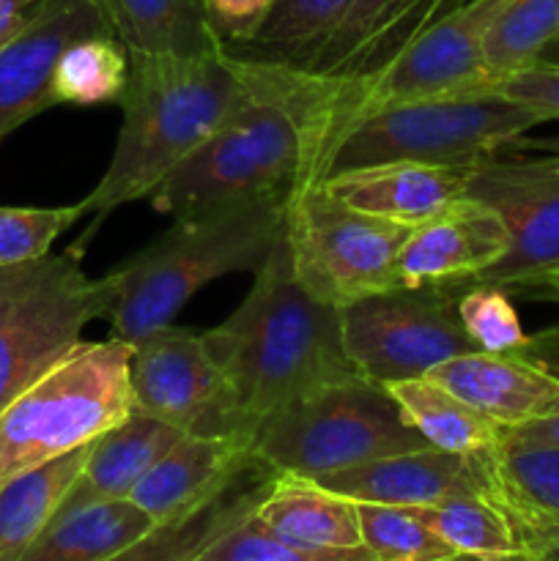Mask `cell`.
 Returning a JSON list of instances; mask_svg holds the SVG:
<instances>
[{"mask_svg":"<svg viewBox=\"0 0 559 561\" xmlns=\"http://www.w3.org/2000/svg\"><path fill=\"white\" fill-rule=\"evenodd\" d=\"M241 305L203 332L247 425L360 376L343 343V310L312 299L283 244L255 268Z\"/></svg>","mask_w":559,"mask_h":561,"instance_id":"cell-1","label":"cell"},{"mask_svg":"<svg viewBox=\"0 0 559 561\" xmlns=\"http://www.w3.org/2000/svg\"><path fill=\"white\" fill-rule=\"evenodd\" d=\"M241 91L244 77L225 44L192 58L129 53L113 159L82 201L85 214H93V228L124 203L151 197L223 124Z\"/></svg>","mask_w":559,"mask_h":561,"instance_id":"cell-2","label":"cell"},{"mask_svg":"<svg viewBox=\"0 0 559 561\" xmlns=\"http://www.w3.org/2000/svg\"><path fill=\"white\" fill-rule=\"evenodd\" d=\"M285 206L288 195H274L173 219V228L115 263L104 274L113 285V337L137 343L173 323L208 283L261 268L285 239Z\"/></svg>","mask_w":559,"mask_h":561,"instance_id":"cell-3","label":"cell"},{"mask_svg":"<svg viewBox=\"0 0 559 561\" xmlns=\"http://www.w3.org/2000/svg\"><path fill=\"white\" fill-rule=\"evenodd\" d=\"M239 71L244 77L239 102L208 140L151 195L159 214H170L173 219L197 217L214 208L288 195L294 190L301 168V142L294 118L241 64Z\"/></svg>","mask_w":559,"mask_h":561,"instance_id":"cell-4","label":"cell"},{"mask_svg":"<svg viewBox=\"0 0 559 561\" xmlns=\"http://www.w3.org/2000/svg\"><path fill=\"white\" fill-rule=\"evenodd\" d=\"M132 414V343H77L0 411V482L96 442Z\"/></svg>","mask_w":559,"mask_h":561,"instance_id":"cell-5","label":"cell"},{"mask_svg":"<svg viewBox=\"0 0 559 561\" xmlns=\"http://www.w3.org/2000/svg\"><path fill=\"white\" fill-rule=\"evenodd\" d=\"M543 115L491 91L395 104L356 121L332 148L323 179L384 162L471 170L504 157Z\"/></svg>","mask_w":559,"mask_h":561,"instance_id":"cell-6","label":"cell"},{"mask_svg":"<svg viewBox=\"0 0 559 561\" xmlns=\"http://www.w3.org/2000/svg\"><path fill=\"white\" fill-rule=\"evenodd\" d=\"M431 444L403 420L387 387L356 376L301 398L255 427L252 453L277 474H323Z\"/></svg>","mask_w":559,"mask_h":561,"instance_id":"cell-7","label":"cell"},{"mask_svg":"<svg viewBox=\"0 0 559 561\" xmlns=\"http://www.w3.org/2000/svg\"><path fill=\"white\" fill-rule=\"evenodd\" d=\"M75 244L42 261L0 266V411L64 359L82 329L113 310L107 277L91 279Z\"/></svg>","mask_w":559,"mask_h":561,"instance_id":"cell-8","label":"cell"},{"mask_svg":"<svg viewBox=\"0 0 559 561\" xmlns=\"http://www.w3.org/2000/svg\"><path fill=\"white\" fill-rule=\"evenodd\" d=\"M411 228L349 206L323 184L294 186L285 206V247L312 299L349 307L403 288L398 257Z\"/></svg>","mask_w":559,"mask_h":561,"instance_id":"cell-9","label":"cell"},{"mask_svg":"<svg viewBox=\"0 0 559 561\" xmlns=\"http://www.w3.org/2000/svg\"><path fill=\"white\" fill-rule=\"evenodd\" d=\"M455 288H395L343 307V343L360 376L389 387L477 351Z\"/></svg>","mask_w":559,"mask_h":561,"instance_id":"cell-10","label":"cell"},{"mask_svg":"<svg viewBox=\"0 0 559 561\" xmlns=\"http://www.w3.org/2000/svg\"><path fill=\"white\" fill-rule=\"evenodd\" d=\"M132 411L184 436H233L252 447V427L195 329L168 323L132 343Z\"/></svg>","mask_w":559,"mask_h":561,"instance_id":"cell-11","label":"cell"},{"mask_svg":"<svg viewBox=\"0 0 559 561\" xmlns=\"http://www.w3.org/2000/svg\"><path fill=\"white\" fill-rule=\"evenodd\" d=\"M466 195L480 197L502 217L510 236L507 255L475 285L524 294L529 285L559 272V170L548 157H499L471 170Z\"/></svg>","mask_w":559,"mask_h":561,"instance_id":"cell-12","label":"cell"},{"mask_svg":"<svg viewBox=\"0 0 559 561\" xmlns=\"http://www.w3.org/2000/svg\"><path fill=\"white\" fill-rule=\"evenodd\" d=\"M91 36H115L104 0H38L25 27L0 49V142L55 107L53 71L60 55Z\"/></svg>","mask_w":559,"mask_h":561,"instance_id":"cell-13","label":"cell"},{"mask_svg":"<svg viewBox=\"0 0 559 561\" xmlns=\"http://www.w3.org/2000/svg\"><path fill=\"white\" fill-rule=\"evenodd\" d=\"M475 466L480 493L504 515L524 561L559 557V447L518 442L504 431Z\"/></svg>","mask_w":559,"mask_h":561,"instance_id":"cell-14","label":"cell"},{"mask_svg":"<svg viewBox=\"0 0 559 561\" xmlns=\"http://www.w3.org/2000/svg\"><path fill=\"white\" fill-rule=\"evenodd\" d=\"M507 250L510 236L502 217L480 197L464 195L409 230L398 257L400 285L466 290Z\"/></svg>","mask_w":559,"mask_h":561,"instance_id":"cell-15","label":"cell"},{"mask_svg":"<svg viewBox=\"0 0 559 561\" xmlns=\"http://www.w3.org/2000/svg\"><path fill=\"white\" fill-rule=\"evenodd\" d=\"M427 378L497 422L502 431L529 425L559 411V381L513 354L469 351L433 367Z\"/></svg>","mask_w":559,"mask_h":561,"instance_id":"cell-16","label":"cell"},{"mask_svg":"<svg viewBox=\"0 0 559 561\" xmlns=\"http://www.w3.org/2000/svg\"><path fill=\"white\" fill-rule=\"evenodd\" d=\"M316 482L356 504H384V507L403 510L431 507L458 493H480L475 458L444 453L436 447L351 466L318 477Z\"/></svg>","mask_w":559,"mask_h":561,"instance_id":"cell-17","label":"cell"},{"mask_svg":"<svg viewBox=\"0 0 559 561\" xmlns=\"http://www.w3.org/2000/svg\"><path fill=\"white\" fill-rule=\"evenodd\" d=\"M255 463L261 460L241 438L184 436L132 488L129 502L162 524L206 502Z\"/></svg>","mask_w":559,"mask_h":561,"instance_id":"cell-18","label":"cell"},{"mask_svg":"<svg viewBox=\"0 0 559 561\" xmlns=\"http://www.w3.org/2000/svg\"><path fill=\"white\" fill-rule=\"evenodd\" d=\"M469 173L442 164L384 162L343 170L321 184L365 214L417 228L466 195Z\"/></svg>","mask_w":559,"mask_h":561,"instance_id":"cell-19","label":"cell"},{"mask_svg":"<svg viewBox=\"0 0 559 561\" xmlns=\"http://www.w3.org/2000/svg\"><path fill=\"white\" fill-rule=\"evenodd\" d=\"M277 471L255 463L233 482L175 518L162 520L107 561H195L206 546L255 513Z\"/></svg>","mask_w":559,"mask_h":561,"instance_id":"cell-20","label":"cell"},{"mask_svg":"<svg viewBox=\"0 0 559 561\" xmlns=\"http://www.w3.org/2000/svg\"><path fill=\"white\" fill-rule=\"evenodd\" d=\"M181 438H184V433L175 431L168 422L132 411L121 425H115L113 431L93 442L85 469L77 477L58 513H71V510L88 507V504L129 499L132 488Z\"/></svg>","mask_w":559,"mask_h":561,"instance_id":"cell-21","label":"cell"},{"mask_svg":"<svg viewBox=\"0 0 559 561\" xmlns=\"http://www.w3.org/2000/svg\"><path fill=\"white\" fill-rule=\"evenodd\" d=\"M258 520L272 535L301 548H360V504L310 477L274 474L255 507Z\"/></svg>","mask_w":559,"mask_h":561,"instance_id":"cell-22","label":"cell"},{"mask_svg":"<svg viewBox=\"0 0 559 561\" xmlns=\"http://www.w3.org/2000/svg\"><path fill=\"white\" fill-rule=\"evenodd\" d=\"M356 0H274L261 31L244 44H225L230 55L274 69L307 75L338 36Z\"/></svg>","mask_w":559,"mask_h":561,"instance_id":"cell-23","label":"cell"},{"mask_svg":"<svg viewBox=\"0 0 559 561\" xmlns=\"http://www.w3.org/2000/svg\"><path fill=\"white\" fill-rule=\"evenodd\" d=\"M91 444L0 482V561H20L69 496Z\"/></svg>","mask_w":559,"mask_h":561,"instance_id":"cell-24","label":"cell"},{"mask_svg":"<svg viewBox=\"0 0 559 561\" xmlns=\"http://www.w3.org/2000/svg\"><path fill=\"white\" fill-rule=\"evenodd\" d=\"M115 36L137 55H206L223 47L206 0H104Z\"/></svg>","mask_w":559,"mask_h":561,"instance_id":"cell-25","label":"cell"},{"mask_svg":"<svg viewBox=\"0 0 559 561\" xmlns=\"http://www.w3.org/2000/svg\"><path fill=\"white\" fill-rule=\"evenodd\" d=\"M153 526L129 499L88 504L55 515L20 561H107Z\"/></svg>","mask_w":559,"mask_h":561,"instance_id":"cell-26","label":"cell"},{"mask_svg":"<svg viewBox=\"0 0 559 561\" xmlns=\"http://www.w3.org/2000/svg\"><path fill=\"white\" fill-rule=\"evenodd\" d=\"M389 394L400 405L403 420L425 438L431 447L444 453L477 458L502 442V427L488 420L482 411L460 400L431 378L389 383Z\"/></svg>","mask_w":559,"mask_h":561,"instance_id":"cell-27","label":"cell"},{"mask_svg":"<svg viewBox=\"0 0 559 561\" xmlns=\"http://www.w3.org/2000/svg\"><path fill=\"white\" fill-rule=\"evenodd\" d=\"M409 513L464 557L524 561L510 524L482 493H458L431 507H411Z\"/></svg>","mask_w":559,"mask_h":561,"instance_id":"cell-28","label":"cell"},{"mask_svg":"<svg viewBox=\"0 0 559 561\" xmlns=\"http://www.w3.org/2000/svg\"><path fill=\"white\" fill-rule=\"evenodd\" d=\"M559 38V0H513L488 27L482 60L493 85L529 69Z\"/></svg>","mask_w":559,"mask_h":561,"instance_id":"cell-29","label":"cell"},{"mask_svg":"<svg viewBox=\"0 0 559 561\" xmlns=\"http://www.w3.org/2000/svg\"><path fill=\"white\" fill-rule=\"evenodd\" d=\"M129 80V49L115 36L69 44L53 71V102L75 107L118 102Z\"/></svg>","mask_w":559,"mask_h":561,"instance_id":"cell-30","label":"cell"},{"mask_svg":"<svg viewBox=\"0 0 559 561\" xmlns=\"http://www.w3.org/2000/svg\"><path fill=\"white\" fill-rule=\"evenodd\" d=\"M362 546L378 561H447L460 557L403 507L360 504Z\"/></svg>","mask_w":559,"mask_h":561,"instance_id":"cell-31","label":"cell"},{"mask_svg":"<svg viewBox=\"0 0 559 561\" xmlns=\"http://www.w3.org/2000/svg\"><path fill=\"white\" fill-rule=\"evenodd\" d=\"M195 561H378L360 548H301L272 535L255 515L225 531L206 546Z\"/></svg>","mask_w":559,"mask_h":561,"instance_id":"cell-32","label":"cell"},{"mask_svg":"<svg viewBox=\"0 0 559 561\" xmlns=\"http://www.w3.org/2000/svg\"><path fill=\"white\" fill-rule=\"evenodd\" d=\"M85 217L82 201L58 208L0 206V266L42 261L55 239Z\"/></svg>","mask_w":559,"mask_h":561,"instance_id":"cell-33","label":"cell"},{"mask_svg":"<svg viewBox=\"0 0 559 561\" xmlns=\"http://www.w3.org/2000/svg\"><path fill=\"white\" fill-rule=\"evenodd\" d=\"M458 318L475 348L486 354H513L529 340L507 290L493 285H471L460 290Z\"/></svg>","mask_w":559,"mask_h":561,"instance_id":"cell-34","label":"cell"},{"mask_svg":"<svg viewBox=\"0 0 559 561\" xmlns=\"http://www.w3.org/2000/svg\"><path fill=\"white\" fill-rule=\"evenodd\" d=\"M493 91L502 96L513 99V102L524 104V107L535 110L543 115V121L559 118V64L557 60H537L529 69L518 71V75L507 77Z\"/></svg>","mask_w":559,"mask_h":561,"instance_id":"cell-35","label":"cell"},{"mask_svg":"<svg viewBox=\"0 0 559 561\" xmlns=\"http://www.w3.org/2000/svg\"><path fill=\"white\" fill-rule=\"evenodd\" d=\"M274 0H206L208 20L223 44H244L261 31Z\"/></svg>","mask_w":559,"mask_h":561,"instance_id":"cell-36","label":"cell"},{"mask_svg":"<svg viewBox=\"0 0 559 561\" xmlns=\"http://www.w3.org/2000/svg\"><path fill=\"white\" fill-rule=\"evenodd\" d=\"M518 354L559 381V323L537 334H529V340H526Z\"/></svg>","mask_w":559,"mask_h":561,"instance_id":"cell-37","label":"cell"},{"mask_svg":"<svg viewBox=\"0 0 559 561\" xmlns=\"http://www.w3.org/2000/svg\"><path fill=\"white\" fill-rule=\"evenodd\" d=\"M38 0H0V49L25 27Z\"/></svg>","mask_w":559,"mask_h":561,"instance_id":"cell-38","label":"cell"},{"mask_svg":"<svg viewBox=\"0 0 559 561\" xmlns=\"http://www.w3.org/2000/svg\"><path fill=\"white\" fill-rule=\"evenodd\" d=\"M507 436L518 438V442H532V444H548V447H559V411L551 416H543V420L529 422V425H521L507 431Z\"/></svg>","mask_w":559,"mask_h":561,"instance_id":"cell-39","label":"cell"},{"mask_svg":"<svg viewBox=\"0 0 559 561\" xmlns=\"http://www.w3.org/2000/svg\"><path fill=\"white\" fill-rule=\"evenodd\" d=\"M524 294H529V296H537V299L559 301V272L548 274V277H543L540 283L529 285V288H526Z\"/></svg>","mask_w":559,"mask_h":561,"instance_id":"cell-40","label":"cell"},{"mask_svg":"<svg viewBox=\"0 0 559 561\" xmlns=\"http://www.w3.org/2000/svg\"><path fill=\"white\" fill-rule=\"evenodd\" d=\"M543 60H557V64H559V38L551 44V47H548V53L543 55Z\"/></svg>","mask_w":559,"mask_h":561,"instance_id":"cell-41","label":"cell"},{"mask_svg":"<svg viewBox=\"0 0 559 561\" xmlns=\"http://www.w3.org/2000/svg\"><path fill=\"white\" fill-rule=\"evenodd\" d=\"M548 162L554 164V168L559 170V151H554V153H548Z\"/></svg>","mask_w":559,"mask_h":561,"instance_id":"cell-42","label":"cell"},{"mask_svg":"<svg viewBox=\"0 0 559 561\" xmlns=\"http://www.w3.org/2000/svg\"><path fill=\"white\" fill-rule=\"evenodd\" d=\"M447 561H486V559H477V557H464V553H460V557H453V559H447Z\"/></svg>","mask_w":559,"mask_h":561,"instance_id":"cell-43","label":"cell"}]
</instances>
